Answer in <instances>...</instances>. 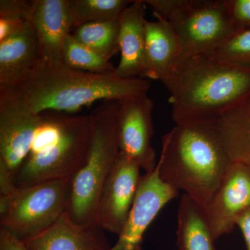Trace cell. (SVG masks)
<instances>
[{
	"mask_svg": "<svg viewBox=\"0 0 250 250\" xmlns=\"http://www.w3.org/2000/svg\"><path fill=\"white\" fill-rule=\"evenodd\" d=\"M37 114L9 90L0 91V195L16 190L18 171L30 152L42 122Z\"/></svg>",
	"mask_w": 250,
	"mask_h": 250,
	"instance_id": "ba28073f",
	"label": "cell"
},
{
	"mask_svg": "<svg viewBox=\"0 0 250 250\" xmlns=\"http://www.w3.org/2000/svg\"><path fill=\"white\" fill-rule=\"evenodd\" d=\"M0 250H29L24 242L0 228Z\"/></svg>",
	"mask_w": 250,
	"mask_h": 250,
	"instance_id": "484cf974",
	"label": "cell"
},
{
	"mask_svg": "<svg viewBox=\"0 0 250 250\" xmlns=\"http://www.w3.org/2000/svg\"><path fill=\"white\" fill-rule=\"evenodd\" d=\"M207 55L222 62L250 67V29L233 34Z\"/></svg>",
	"mask_w": 250,
	"mask_h": 250,
	"instance_id": "603a6c76",
	"label": "cell"
},
{
	"mask_svg": "<svg viewBox=\"0 0 250 250\" xmlns=\"http://www.w3.org/2000/svg\"><path fill=\"white\" fill-rule=\"evenodd\" d=\"M231 161L205 123L175 124L162 138L161 178L205 208Z\"/></svg>",
	"mask_w": 250,
	"mask_h": 250,
	"instance_id": "3957f363",
	"label": "cell"
},
{
	"mask_svg": "<svg viewBox=\"0 0 250 250\" xmlns=\"http://www.w3.org/2000/svg\"><path fill=\"white\" fill-rule=\"evenodd\" d=\"M71 182L46 181L0 196V228L22 241L43 232L67 211Z\"/></svg>",
	"mask_w": 250,
	"mask_h": 250,
	"instance_id": "52a82bcc",
	"label": "cell"
},
{
	"mask_svg": "<svg viewBox=\"0 0 250 250\" xmlns=\"http://www.w3.org/2000/svg\"><path fill=\"white\" fill-rule=\"evenodd\" d=\"M154 17L156 21L146 22L143 79L161 82L178 62L180 46L170 23Z\"/></svg>",
	"mask_w": 250,
	"mask_h": 250,
	"instance_id": "ac0fdd59",
	"label": "cell"
},
{
	"mask_svg": "<svg viewBox=\"0 0 250 250\" xmlns=\"http://www.w3.org/2000/svg\"><path fill=\"white\" fill-rule=\"evenodd\" d=\"M136 161L120 154L104 184L95 215V225L119 235L129 217L141 176Z\"/></svg>",
	"mask_w": 250,
	"mask_h": 250,
	"instance_id": "30bf717a",
	"label": "cell"
},
{
	"mask_svg": "<svg viewBox=\"0 0 250 250\" xmlns=\"http://www.w3.org/2000/svg\"><path fill=\"white\" fill-rule=\"evenodd\" d=\"M178 190L164 182L157 165L141 177L129 217L115 245L118 250H139L143 235L156 215L179 195Z\"/></svg>",
	"mask_w": 250,
	"mask_h": 250,
	"instance_id": "8fae6325",
	"label": "cell"
},
{
	"mask_svg": "<svg viewBox=\"0 0 250 250\" xmlns=\"http://www.w3.org/2000/svg\"><path fill=\"white\" fill-rule=\"evenodd\" d=\"M29 250H108L104 231L99 227L82 226L65 212L43 232L23 241Z\"/></svg>",
	"mask_w": 250,
	"mask_h": 250,
	"instance_id": "9a60e30c",
	"label": "cell"
},
{
	"mask_svg": "<svg viewBox=\"0 0 250 250\" xmlns=\"http://www.w3.org/2000/svg\"><path fill=\"white\" fill-rule=\"evenodd\" d=\"M42 63L40 45L31 22L0 41V90L9 89Z\"/></svg>",
	"mask_w": 250,
	"mask_h": 250,
	"instance_id": "5bb4252c",
	"label": "cell"
},
{
	"mask_svg": "<svg viewBox=\"0 0 250 250\" xmlns=\"http://www.w3.org/2000/svg\"><path fill=\"white\" fill-rule=\"evenodd\" d=\"M154 103L147 95L119 102L117 111L118 143L121 154L136 161L146 172L156 168L154 134Z\"/></svg>",
	"mask_w": 250,
	"mask_h": 250,
	"instance_id": "9c48e42d",
	"label": "cell"
},
{
	"mask_svg": "<svg viewBox=\"0 0 250 250\" xmlns=\"http://www.w3.org/2000/svg\"><path fill=\"white\" fill-rule=\"evenodd\" d=\"M213 242L205 208L183 194L177 213L179 250H214Z\"/></svg>",
	"mask_w": 250,
	"mask_h": 250,
	"instance_id": "d6986e66",
	"label": "cell"
},
{
	"mask_svg": "<svg viewBox=\"0 0 250 250\" xmlns=\"http://www.w3.org/2000/svg\"><path fill=\"white\" fill-rule=\"evenodd\" d=\"M119 32L118 19L83 24L75 29L72 34L81 43L110 61L120 52Z\"/></svg>",
	"mask_w": 250,
	"mask_h": 250,
	"instance_id": "ffe728a7",
	"label": "cell"
},
{
	"mask_svg": "<svg viewBox=\"0 0 250 250\" xmlns=\"http://www.w3.org/2000/svg\"><path fill=\"white\" fill-rule=\"evenodd\" d=\"M30 22L39 40L42 63L63 65L62 48L74 31L69 0H32Z\"/></svg>",
	"mask_w": 250,
	"mask_h": 250,
	"instance_id": "4fadbf2b",
	"label": "cell"
},
{
	"mask_svg": "<svg viewBox=\"0 0 250 250\" xmlns=\"http://www.w3.org/2000/svg\"><path fill=\"white\" fill-rule=\"evenodd\" d=\"M118 105V101H103L90 115L89 150L84 164L72 178L66 211L74 222L82 226L95 225L99 199L121 154L117 127Z\"/></svg>",
	"mask_w": 250,
	"mask_h": 250,
	"instance_id": "5b68a950",
	"label": "cell"
},
{
	"mask_svg": "<svg viewBox=\"0 0 250 250\" xmlns=\"http://www.w3.org/2000/svg\"><path fill=\"white\" fill-rule=\"evenodd\" d=\"M161 82L175 124L203 123L250 97V67L208 55L179 60Z\"/></svg>",
	"mask_w": 250,
	"mask_h": 250,
	"instance_id": "6da1fadb",
	"label": "cell"
},
{
	"mask_svg": "<svg viewBox=\"0 0 250 250\" xmlns=\"http://www.w3.org/2000/svg\"><path fill=\"white\" fill-rule=\"evenodd\" d=\"M236 33L250 29V0H225Z\"/></svg>",
	"mask_w": 250,
	"mask_h": 250,
	"instance_id": "d4e9b609",
	"label": "cell"
},
{
	"mask_svg": "<svg viewBox=\"0 0 250 250\" xmlns=\"http://www.w3.org/2000/svg\"><path fill=\"white\" fill-rule=\"evenodd\" d=\"M250 208V167L231 162L205 208L213 239L231 232L236 219Z\"/></svg>",
	"mask_w": 250,
	"mask_h": 250,
	"instance_id": "7c38bea8",
	"label": "cell"
},
{
	"mask_svg": "<svg viewBox=\"0 0 250 250\" xmlns=\"http://www.w3.org/2000/svg\"><path fill=\"white\" fill-rule=\"evenodd\" d=\"M236 225L241 229L247 247L250 250V208L241 213L236 219Z\"/></svg>",
	"mask_w": 250,
	"mask_h": 250,
	"instance_id": "4316f807",
	"label": "cell"
},
{
	"mask_svg": "<svg viewBox=\"0 0 250 250\" xmlns=\"http://www.w3.org/2000/svg\"><path fill=\"white\" fill-rule=\"evenodd\" d=\"M31 9L32 0H1L0 19L29 22L31 21Z\"/></svg>",
	"mask_w": 250,
	"mask_h": 250,
	"instance_id": "cb8c5ba5",
	"label": "cell"
},
{
	"mask_svg": "<svg viewBox=\"0 0 250 250\" xmlns=\"http://www.w3.org/2000/svg\"><path fill=\"white\" fill-rule=\"evenodd\" d=\"M30 152L18 171L16 188L72 178L84 164L91 141L90 116L47 111Z\"/></svg>",
	"mask_w": 250,
	"mask_h": 250,
	"instance_id": "277c9868",
	"label": "cell"
},
{
	"mask_svg": "<svg viewBox=\"0 0 250 250\" xmlns=\"http://www.w3.org/2000/svg\"><path fill=\"white\" fill-rule=\"evenodd\" d=\"M146 9L145 0H135L119 18L121 60L113 74L120 78L143 79Z\"/></svg>",
	"mask_w": 250,
	"mask_h": 250,
	"instance_id": "2e32d148",
	"label": "cell"
},
{
	"mask_svg": "<svg viewBox=\"0 0 250 250\" xmlns=\"http://www.w3.org/2000/svg\"><path fill=\"white\" fill-rule=\"evenodd\" d=\"M212 130L231 162L250 167V97L203 122Z\"/></svg>",
	"mask_w": 250,
	"mask_h": 250,
	"instance_id": "e0dca14e",
	"label": "cell"
},
{
	"mask_svg": "<svg viewBox=\"0 0 250 250\" xmlns=\"http://www.w3.org/2000/svg\"><path fill=\"white\" fill-rule=\"evenodd\" d=\"M65 66L79 71L95 74L113 73L116 67L92 49L81 43L70 34L65 40L62 52Z\"/></svg>",
	"mask_w": 250,
	"mask_h": 250,
	"instance_id": "7402d4cb",
	"label": "cell"
},
{
	"mask_svg": "<svg viewBox=\"0 0 250 250\" xmlns=\"http://www.w3.org/2000/svg\"><path fill=\"white\" fill-rule=\"evenodd\" d=\"M129 0H69L72 27L119 19Z\"/></svg>",
	"mask_w": 250,
	"mask_h": 250,
	"instance_id": "44dd1931",
	"label": "cell"
},
{
	"mask_svg": "<svg viewBox=\"0 0 250 250\" xmlns=\"http://www.w3.org/2000/svg\"><path fill=\"white\" fill-rule=\"evenodd\" d=\"M145 1L154 16L172 26L180 46L178 62L207 55L236 34L225 0Z\"/></svg>",
	"mask_w": 250,
	"mask_h": 250,
	"instance_id": "8992f818",
	"label": "cell"
},
{
	"mask_svg": "<svg viewBox=\"0 0 250 250\" xmlns=\"http://www.w3.org/2000/svg\"><path fill=\"white\" fill-rule=\"evenodd\" d=\"M149 80L79 71L42 63L9 90L31 111L71 113L100 100L123 102L147 95ZM1 91V90H0Z\"/></svg>",
	"mask_w": 250,
	"mask_h": 250,
	"instance_id": "7a4b0ae2",
	"label": "cell"
}]
</instances>
